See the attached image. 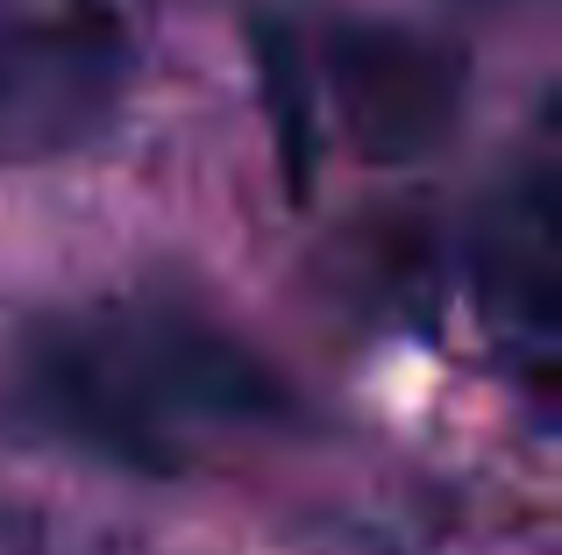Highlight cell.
<instances>
[{
	"instance_id": "obj_2",
	"label": "cell",
	"mask_w": 562,
	"mask_h": 555,
	"mask_svg": "<svg viewBox=\"0 0 562 555\" xmlns=\"http://www.w3.org/2000/svg\"><path fill=\"white\" fill-rule=\"evenodd\" d=\"M555 207L527 200L506 214V236L484 242V314L506 335V349L527 363L535 377H549L555 363V335H562V264H555Z\"/></svg>"
},
{
	"instance_id": "obj_1",
	"label": "cell",
	"mask_w": 562,
	"mask_h": 555,
	"mask_svg": "<svg viewBox=\"0 0 562 555\" xmlns=\"http://www.w3.org/2000/svg\"><path fill=\"white\" fill-rule=\"evenodd\" d=\"M100 385L136 428L165 442L171 420H285L292 399L257 349L186 314H108L71 328Z\"/></svg>"
}]
</instances>
